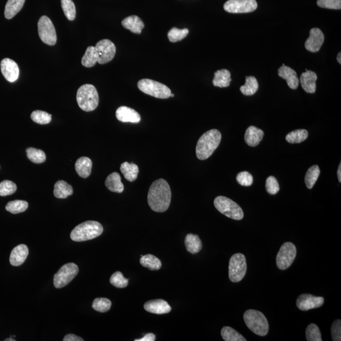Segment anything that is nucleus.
I'll list each match as a JSON object with an SVG mask.
<instances>
[{
	"label": "nucleus",
	"instance_id": "54",
	"mask_svg": "<svg viewBox=\"0 0 341 341\" xmlns=\"http://www.w3.org/2000/svg\"><path fill=\"white\" fill-rule=\"evenodd\" d=\"M5 340H6V341H15L16 340L14 339V338H7V339H6Z\"/></svg>",
	"mask_w": 341,
	"mask_h": 341
},
{
	"label": "nucleus",
	"instance_id": "2",
	"mask_svg": "<svg viewBox=\"0 0 341 341\" xmlns=\"http://www.w3.org/2000/svg\"><path fill=\"white\" fill-rule=\"evenodd\" d=\"M221 133L216 129L209 130L199 138L196 146V155L200 160L210 157L221 141Z\"/></svg>",
	"mask_w": 341,
	"mask_h": 341
},
{
	"label": "nucleus",
	"instance_id": "38",
	"mask_svg": "<svg viewBox=\"0 0 341 341\" xmlns=\"http://www.w3.org/2000/svg\"><path fill=\"white\" fill-rule=\"evenodd\" d=\"M26 152L27 156L31 162L36 163V164H41V163L45 162L46 156L43 150L30 147L27 148Z\"/></svg>",
	"mask_w": 341,
	"mask_h": 341
},
{
	"label": "nucleus",
	"instance_id": "36",
	"mask_svg": "<svg viewBox=\"0 0 341 341\" xmlns=\"http://www.w3.org/2000/svg\"><path fill=\"white\" fill-rule=\"evenodd\" d=\"M29 204L25 201H16L9 202L6 206V210L9 213L16 214L24 213L28 209Z\"/></svg>",
	"mask_w": 341,
	"mask_h": 341
},
{
	"label": "nucleus",
	"instance_id": "9",
	"mask_svg": "<svg viewBox=\"0 0 341 341\" xmlns=\"http://www.w3.org/2000/svg\"><path fill=\"white\" fill-rule=\"evenodd\" d=\"M39 36L46 45L54 46L57 43V32L52 22L47 16L41 17L38 23Z\"/></svg>",
	"mask_w": 341,
	"mask_h": 341
},
{
	"label": "nucleus",
	"instance_id": "7",
	"mask_svg": "<svg viewBox=\"0 0 341 341\" xmlns=\"http://www.w3.org/2000/svg\"><path fill=\"white\" fill-rule=\"evenodd\" d=\"M138 87L143 93L159 99L169 98L172 94V91L166 85L150 79L140 80L138 82Z\"/></svg>",
	"mask_w": 341,
	"mask_h": 341
},
{
	"label": "nucleus",
	"instance_id": "35",
	"mask_svg": "<svg viewBox=\"0 0 341 341\" xmlns=\"http://www.w3.org/2000/svg\"><path fill=\"white\" fill-rule=\"evenodd\" d=\"M308 133L304 129H299L289 133L286 136V140L290 143H299L304 142L308 138Z\"/></svg>",
	"mask_w": 341,
	"mask_h": 341
},
{
	"label": "nucleus",
	"instance_id": "5",
	"mask_svg": "<svg viewBox=\"0 0 341 341\" xmlns=\"http://www.w3.org/2000/svg\"><path fill=\"white\" fill-rule=\"evenodd\" d=\"M244 321L248 328L255 334L266 335L269 332V323L265 316L259 311L248 310L246 311Z\"/></svg>",
	"mask_w": 341,
	"mask_h": 341
},
{
	"label": "nucleus",
	"instance_id": "37",
	"mask_svg": "<svg viewBox=\"0 0 341 341\" xmlns=\"http://www.w3.org/2000/svg\"><path fill=\"white\" fill-rule=\"evenodd\" d=\"M221 335L226 341H246L247 339L237 331L230 327L222 328Z\"/></svg>",
	"mask_w": 341,
	"mask_h": 341
},
{
	"label": "nucleus",
	"instance_id": "21",
	"mask_svg": "<svg viewBox=\"0 0 341 341\" xmlns=\"http://www.w3.org/2000/svg\"><path fill=\"white\" fill-rule=\"evenodd\" d=\"M29 255L28 247L26 245L21 244L15 247L12 251L10 262L13 266H20L26 261Z\"/></svg>",
	"mask_w": 341,
	"mask_h": 341
},
{
	"label": "nucleus",
	"instance_id": "40",
	"mask_svg": "<svg viewBox=\"0 0 341 341\" xmlns=\"http://www.w3.org/2000/svg\"><path fill=\"white\" fill-rule=\"evenodd\" d=\"M189 33V29H179L174 28L169 31L167 34V37L170 42L177 43L184 40L186 38Z\"/></svg>",
	"mask_w": 341,
	"mask_h": 341
},
{
	"label": "nucleus",
	"instance_id": "47",
	"mask_svg": "<svg viewBox=\"0 0 341 341\" xmlns=\"http://www.w3.org/2000/svg\"><path fill=\"white\" fill-rule=\"evenodd\" d=\"M236 180L239 184L244 187H250L253 182L252 175L247 172H243L238 174L236 177Z\"/></svg>",
	"mask_w": 341,
	"mask_h": 341
},
{
	"label": "nucleus",
	"instance_id": "17",
	"mask_svg": "<svg viewBox=\"0 0 341 341\" xmlns=\"http://www.w3.org/2000/svg\"><path fill=\"white\" fill-rule=\"evenodd\" d=\"M116 118L123 123H138L141 120L139 114L133 109L126 106H121L116 112Z\"/></svg>",
	"mask_w": 341,
	"mask_h": 341
},
{
	"label": "nucleus",
	"instance_id": "52",
	"mask_svg": "<svg viewBox=\"0 0 341 341\" xmlns=\"http://www.w3.org/2000/svg\"><path fill=\"white\" fill-rule=\"evenodd\" d=\"M338 180L339 182H341V164H339L337 170Z\"/></svg>",
	"mask_w": 341,
	"mask_h": 341
},
{
	"label": "nucleus",
	"instance_id": "8",
	"mask_svg": "<svg viewBox=\"0 0 341 341\" xmlns=\"http://www.w3.org/2000/svg\"><path fill=\"white\" fill-rule=\"evenodd\" d=\"M246 258L242 253H236L231 257L229 264V277L231 281L238 282L244 278L247 273Z\"/></svg>",
	"mask_w": 341,
	"mask_h": 341
},
{
	"label": "nucleus",
	"instance_id": "11",
	"mask_svg": "<svg viewBox=\"0 0 341 341\" xmlns=\"http://www.w3.org/2000/svg\"><path fill=\"white\" fill-rule=\"evenodd\" d=\"M296 256L295 245L291 242H286L281 246L277 253L276 264L280 270H286L293 264Z\"/></svg>",
	"mask_w": 341,
	"mask_h": 341
},
{
	"label": "nucleus",
	"instance_id": "48",
	"mask_svg": "<svg viewBox=\"0 0 341 341\" xmlns=\"http://www.w3.org/2000/svg\"><path fill=\"white\" fill-rule=\"evenodd\" d=\"M266 190L270 195H276L279 191V185L276 178L270 176L266 180Z\"/></svg>",
	"mask_w": 341,
	"mask_h": 341
},
{
	"label": "nucleus",
	"instance_id": "12",
	"mask_svg": "<svg viewBox=\"0 0 341 341\" xmlns=\"http://www.w3.org/2000/svg\"><path fill=\"white\" fill-rule=\"evenodd\" d=\"M257 8L256 0H229L224 5L225 11L232 14L250 13Z\"/></svg>",
	"mask_w": 341,
	"mask_h": 341
},
{
	"label": "nucleus",
	"instance_id": "13",
	"mask_svg": "<svg viewBox=\"0 0 341 341\" xmlns=\"http://www.w3.org/2000/svg\"><path fill=\"white\" fill-rule=\"evenodd\" d=\"M95 48H96L99 57L98 63L103 65L111 62L116 54V46L114 43L109 40H103L99 41Z\"/></svg>",
	"mask_w": 341,
	"mask_h": 341
},
{
	"label": "nucleus",
	"instance_id": "32",
	"mask_svg": "<svg viewBox=\"0 0 341 341\" xmlns=\"http://www.w3.org/2000/svg\"><path fill=\"white\" fill-rule=\"evenodd\" d=\"M140 263L143 267L148 268L151 270H159L162 266L160 260L155 256L150 254L141 255Z\"/></svg>",
	"mask_w": 341,
	"mask_h": 341
},
{
	"label": "nucleus",
	"instance_id": "29",
	"mask_svg": "<svg viewBox=\"0 0 341 341\" xmlns=\"http://www.w3.org/2000/svg\"><path fill=\"white\" fill-rule=\"evenodd\" d=\"M74 190L71 185L68 183L60 180L56 183L54 188V195L58 199H66L72 196Z\"/></svg>",
	"mask_w": 341,
	"mask_h": 341
},
{
	"label": "nucleus",
	"instance_id": "31",
	"mask_svg": "<svg viewBox=\"0 0 341 341\" xmlns=\"http://www.w3.org/2000/svg\"><path fill=\"white\" fill-rule=\"evenodd\" d=\"M99 57L96 48L94 46H89L87 48L85 55L82 57V64L87 68L94 67L97 63H98Z\"/></svg>",
	"mask_w": 341,
	"mask_h": 341
},
{
	"label": "nucleus",
	"instance_id": "20",
	"mask_svg": "<svg viewBox=\"0 0 341 341\" xmlns=\"http://www.w3.org/2000/svg\"><path fill=\"white\" fill-rule=\"evenodd\" d=\"M316 80L317 75L315 72L306 70V72L301 74L299 80L304 91L307 93L313 94L316 91Z\"/></svg>",
	"mask_w": 341,
	"mask_h": 341
},
{
	"label": "nucleus",
	"instance_id": "28",
	"mask_svg": "<svg viewBox=\"0 0 341 341\" xmlns=\"http://www.w3.org/2000/svg\"><path fill=\"white\" fill-rule=\"evenodd\" d=\"M120 170L125 179L130 182L135 181L137 179L138 172H139L137 165L128 162H125L121 164Z\"/></svg>",
	"mask_w": 341,
	"mask_h": 341
},
{
	"label": "nucleus",
	"instance_id": "53",
	"mask_svg": "<svg viewBox=\"0 0 341 341\" xmlns=\"http://www.w3.org/2000/svg\"><path fill=\"white\" fill-rule=\"evenodd\" d=\"M340 58H341V53H340V52H339V53H338V54L337 57V62H338V63H339V64H341V59H340Z\"/></svg>",
	"mask_w": 341,
	"mask_h": 341
},
{
	"label": "nucleus",
	"instance_id": "14",
	"mask_svg": "<svg viewBox=\"0 0 341 341\" xmlns=\"http://www.w3.org/2000/svg\"><path fill=\"white\" fill-rule=\"evenodd\" d=\"M323 297L315 296L310 294H301L297 299L296 305L299 310L308 311L311 309L317 308L323 305Z\"/></svg>",
	"mask_w": 341,
	"mask_h": 341
},
{
	"label": "nucleus",
	"instance_id": "45",
	"mask_svg": "<svg viewBox=\"0 0 341 341\" xmlns=\"http://www.w3.org/2000/svg\"><path fill=\"white\" fill-rule=\"evenodd\" d=\"M110 283L118 288H124L128 286V279L123 276L122 273L118 271L112 275Z\"/></svg>",
	"mask_w": 341,
	"mask_h": 341
},
{
	"label": "nucleus",
	"instance_id": "15",
	"mask_svg": "<svg viewBox=\"0 0 341 341\" xmlns=\"http://www.w3.org/2000/svg\"><path fill=\"white\" fill-rule=\"evenodd\" d=\"M325 40L322 31L318 28H312L310 31V36L306 40L304 46L311 53L318 52Z\"/></svg>",
	"mask_w": 341,
	"mask_h": 341
},
{
	"label": "nucleus",
	"instance_id": "44",
	"mask_svg": "<svg viewBox=\"0 0 341 341\" xmlns=\"http://www.w3.org/2000/svg\"><path fill=\"white\" fill-rule=\"evenodd\" d=\"M17 191V185L10 180L0 183V196L6 197L14 194Z\"/></svg>",
	"mask_w": 341,
	"mask_h": 341
},
{
	"label": "nucleus",
	"instance_id": "10",
	"mask_svg": "<svg viewBox=\"0 0 341 341\" xmlns=\"http://www.w3.org/2000/svg\"><path fill=\"white\" fill-rule=\"evenodd\" d=\"M79 269L74 263H68L63 265L54 276V286L60 289L67 286L76 277Z\"/></svg>",
	"mask_w": 341,
	"mask_h": 341
},
{
	"label": "nucleus",
	"instance_id": "24",
	"mask_svg": "<svg viewBox=\"0 0 341 341\" xmlns=\"http://www.w3.org/2000/svg\"><path fill=\"white\" fill-rule=\"evenodd\" d=\"M92 162L91 159L87 157H82L75 162V167L77 174L83 179H87L91 174Z\"/></svg>",
	"mask_w": 341,
	"mask_h": 341
},
{
	"label": "nucleus",
	"instance_id": "18",
	"mask_svg": "<svg viewBox=\"0 0 341 341\" xmlns=\"http://www.w3.org/2000/svg\"><path fill=\"white\" fill-rule=\"evenodd\" d=\"M144 309L148 312L158 314V315L168 313L172 311V307L169 306L167 302L160 299L146 302L144 304Z\"/></svg>",
	"mask_w": 341,
	"mask_h": 341
},
{
	"label": "nucleus",
	"instance_id": "42",
	"mask_svg": "<svg viewBox=\"0 0 341 341\" xmlns=\"http://www.w3.org/2000/svg\"><path fill=\"white\" fill-rule=\"evenodd\" d=\"M111 301L108 298H98L95 299L92 303L94 310L101 313H105L110 310Z\"/></svg>",
	"mask_w": 341,
	"mask_h": 341
},
{
	"label": "nucleus",
	"instance_id": "33",
	"mask_svg": "<svg viewBox=\"0 0 341 341\" xmlns=\"http://www.w3.org/2000/svg\"><path fill=\"white\" fill-rule=\"evenodd\" d=\"M259 89V83L255 77L250 76L246 77V82L244 85L240 87V91L245 96H252L255 94Z\"/></svg>",
	"mask_w": 341,
	"mask_h": 341
},
{
	"label": "nucleus",
	"instance_id": "49",
	"mask_svg": "<svg viewBox=\"0 0 341 341\" xmlns=\"http://www.w3.org/2000/svg\"><path fill=\"white\" fill-rule=\"evenodd\" d=\"M331 335H332V340L334 341L341 340V321L336 320L332 323L331 328Z\"/></svg>",
	"mask_w": 341,
	"mask_h": 341
},
{
	"label": "nucleus",
	"instance_id": "55",
	"mask_svg": "<svg viewBox=\"0 0 341 341\" xmlns=\"http://www.w3.org/2000/svg\"><path fill=\"white\" fill-rule=\"evenodd\" d=\"M175 96L174 94H170V97H174Z\"/></svg>",
	"mask_w": 341,
	"mask_h": 341
},
{
	"label": "nucleus",
	"instance_id": "30",
	"mask_svg": "<svg viewBox=\"0 0 341 341\" xmlns=\"http://www.w3.org/2000/svg\"><path fill=\"white\" fill-rule=\"evenodd\" d=\"M185 243L188 252L192 254H196L202 250V243L198 235L189 234L185 238Z\"/></svg>",
	"mask_w": 341,
	"mask_h": 341
},
{
	"label": "nucleus",
	"instance_id": "22",
	"mask_svg": "<svg viewBox=\"0 0 341 341\" xmlns=\"http://www.w3.org/2000/svg\"><path fill=\"white\" fill-rule=\"evenodd\" d=\"M264 135V131L254 126H250L246 130L245 142L250 147H256L261 142Z\"/></svg>",
	"mask_w": 341,
	"mask_h": 341
},
{
	"label": "nucleus",
	"instance_id": "25",
	"mask_svg": "<svg viewBox=\"0 0 341 341\" xmlns=\"http://www.w3.org/2000/svg\"><path fill=\"white\" fill-rule=\"evenodd\" d=\"M105 185L107 189L112 192L120 194L124 191V185L121 182L120 175L116 172L113 173L107 177Z\"/></svg>",
	"mask_w": 341,
	"mask_h": 341
},
{
	"label": "nucleus",
	"instance_id": "6",
	"mask_svg": "<svg viewBox=\"0 0 341 341\" xmlns=\"http://www.w3.org/2000/svg\"><path fill=\"white\" fill-rule=\"evenodd\" d=\"M214 204L217 210L229 218L239 221L242 220L244 217V213L240 206L228 197H216Z\"/></svg>",
	"mask_w": 341,
	"mask_h": 341
},
{
	"label": "nucleus",
	"instance_id": "41",
	"mask_svg": "<svg viewBox=\"0 0 341 341\" xmlns=\"http://www.w3.org/2000/svg\"><path fill=\"white\" fill-rule=\"evenodd\" d=\"M31 117L34 122L40 125H46L51 121V114L43 111H34L32 113Z\"/></svg>",
	"mask_w": 341,
	"mask_h": 341
},
{
	"label": "nucleus",
	"instance_id": "34",
	"mask_svg": "<svg viewBox=\"0 0 341 341\" xmlns=\"http://www.w3.org/2000/svg\"><path fill=\"white\" fill-rule=\"evenodd\" d=\"M320 174V170L318 165H314L309 168L304 178V182L308 189H312L316 182L317 181Z\"/></svg>",
	"mask_w": 341,
	"mask_h": 341
},
{
	"label": "nucleus",
	"instance_id": "39",
	"mask_svg": "<svg viewBox=\"0 0 341 341\" xmlns=\"http://www.w3.org/2000/svg\"><path fill=\"white\" fill-rule=\"evenodd\" d=\"M63 12L68 20L74 21L76 16V9L72 0H61Z\"/></svg>",
	"mask_w": 341,
	"mask_h": 341
},
{
	"label": "nucleus",
	"instance_id": "16",
	"mask_svg": "<svg viewBox=\"0 0 341 341\" xmlns=\"http://www.w3.org/2000/svg\"><path fill=\"white\" fill-rule=\"evenodd\" d=\"M1 71L7 81L13 83L19 77L18 65L10 58H5L1 62Z\"/></svg>",
	"mask_w": 341,
	"mask_h": 341
},
{
	"label": "nucleus",
	"instance_id": "3",
	"mask_svg": "<svg viewBox=\"0 0 341 341\" xmlns=\"http://www.w3.org/2000/svg\"><path fill=\"white\" fill-rule=\"evenodd\" d=\"M103 232L101 224L97 221H88L80 224L72 230L70 238L74 242H81L98 237Z\"/></svg>",
	"mask_w": 341,
	"mask_h": 341
},
{
	"label": "nucleus",
	"instance_id": "26",
	"mask_svg": "<svg viewBox=\"0 0 341 341\" xmlns=\"http://www.w3.org/2000/svg\"><path fill=\"white\" fill-rule=\"evenodd\" d=\"M231 82V73L228 70H218L214 74L213 81L214 86L221 87V88L227 87L230 86Z\"/></svg>",
	"mask_w": 341,
	"mask_h": 341
},
{
	"label": "nucleus",
	"instance_id": "43",
	"mask_svg": "<svg viewBox=\"0 0 341 341\" xmlns=\"http://www.w3.org/2000/svg\"><path fill=\"white\" fill-rule=\"evenodd\" d=\"M306 340L308 341H321V335L320 329L315 324L309 325L306 330Z\"/></svg>",
	"mask_w": 341,
	"mask_h": 341
},
{
	"label": "nucleus",
	"instance_id": "51",
	"mask_svg": "<svg viewBox=\"0 0 341 341\" xmlns=\"http://www.w3.org/2000/svg\"><path fill=\"white\" fill-rule=\"evenodd\" d=\"M155 340V335L153 333H148L143 336L142 338H139V339H135V341H154Z\"/></svg>",
	"mask_w": 341,
	"mask_h": 341
},
{
	"label": "nucleus",
	"instance_id": "23",
	"mask_svg": "<svg viewBox=\"0 0 341 341\" xmlns=\"http://www.w3.org/2000/svg\"><path fill=\"white\" fill-rule=\"evenodd\" d=\"M124 28L130 31L131 33L140 34L144 28V23L139 17L132 16L126 17L121 23Z\"/></svg>",
	"mask_w": 341,
	"mask_h": 341
},
{
	"label": "nucleus",
	"instance_id": "4",
	"mask_svg": "<svg viewBox=\"0 0 341 341\" xmlns=\"http://www.w3.org/2000/svg\"><path fill=\"white\" fill-rule=\"evenodd\" d=\"M78 104L83 111L89 112L95 110L98 106V92L93 85L85 84L78 89L77 93Z\"/></svg>",
	"mask_w": 341,
	"mask_h": 341
},
{
	"label": "nucleus",
	"instance_id": "27",
	"mask_svg": "<svg viewBox=\"0 0 341 341\" xmlns=\"http://www.w3.org/2000/svg\"><path fill=\"white\" fill-rule=\"evenodd\" d=\"M26 0H8L5 9V16L12 19L23 9Z\"/></svg>",
	"mask_w": 341,
	"mask_h": 341
},
{
	"label": "nucleus",
	"instance_id": "50",
	"mask_svg": "<svg viewBox=\"0 0 341 341\" xmlns=\"http://www.w3.org/2000/svg\"><path fill=\"white\" fill-rule=\"evenodd\" d=\"M63 340L64 341H83L84 339H83L82 338L79 337V336H77L75 334H72V333H70V334H68L67 335H65V337L64 338H63Z\"/></svg>",
	"mask_w": 341,
	"mask_h": 341
},
{
	"label": "nucleus",
	"instance_id": "1",
	"mask_svg": "<svg viewBox=\"0 0 341 341\" xmlns=\"http://www.w3.org/2000/svg\"><path fill=\"white\" fill-rule=\"evenodd\" d=\"M172 200V191L168 183L164 179L155 180L148 191L147 201L152 211L164 213L169 208Z\"/></svg>",
	"mask_w": 341,
	"mask_h": 341
},
{
	"label": "nucleus",
	"instance_id": "19",
	"mask_svg": "<svg viewBox=\"0 0 341 341\" xmlns=\"http://www.w3.org/2000/svg\"><path fill=\"white\" fill-rule=\"evenodd\" d=\"M278 75L286 80L287 84L291 89H296L299 84V80L296 72L291 68L282 65L278 70Z\"/></svg>",
	"mask_w": 341,
	"mask_h": 341
},
{
	"label": "nucleus",
	"instance_id": "46",
	"mask_svg": "<svg viewBox=\"0 0 341 341\" xmlns=\"http://www.w3.org/2000/svg\"><path fill=\"white\" fill-rule=\"evenodd\" d=\"M317 6L321 8L340 10L341 0H318Z\"/></svg>",
	"mask_w": 341,
	"mask_h": 341
}]
</instances>
